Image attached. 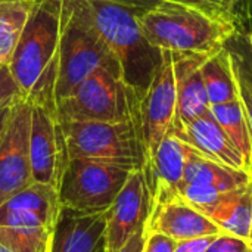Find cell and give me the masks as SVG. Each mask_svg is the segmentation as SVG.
<instances>
[{
  "instance_id": "6da1fadb",
  "label": "cell",
  "mask_w": 252,
  "mask_h": 252,
  "mask_svg": "<svg viewBox=\"0 0 252 252\" xmlns=\"http://www.w3.org/2000/svg\"><path fill=\"white\" fill-rule=\"evenodd\" d=\"M137 21L155 47L173 53H217L236 35L227 10L162 0L152 9L139 10Z\"/></svg>"
},
{
  "instance_id": "7a4b0ae2",
  "label": "cell",
  "mask_w": 252,
  "mask_h": 252,
  "mask_svg": "<svg viewBox=\"0 0 252 252\" xmlns=\"http://www.w3.org/2000/svg\"><path fill=\"white\" fill-rule=\"evenodd\" d=\"M92 21L120 63L126 84L145 94L164 61V52L146 38L137 21L142 9L127 7L108 0H83Z\"/></svg>"
},
{
  "instance_id": "3957f363",
  "label": "cell",
  "mask_w": 252,
  "mask_h": 252,
  "mask_svg": "<svg viewBox=\"0 0 252 252\" xmlns=\"http://www.w3.org/2000/svg\"><path fill=\"white\" fill-rule=\"evenodd\" d=\"M99 68L121 75V68L111 49L97 32L83 0H61L59 68L56 103Z\"/></svg>"
},
{
  "instance_id": "277c9868",
  "label": "cell",
  "mask_w": 252,
  "mask_h": 252,
  "mask_svg": "<svg viewBox=\"0 0 252 252\" xmlns=\"http://www.w3.org/2000/svg\"><path fill=\"white\" fill-rule=\"evenodd\" d=\"M61 0H34L30 18L9 61L24 97L56 86L59 68Z\"/></svg>"
},
{
  "instance_id": "5b68a950",
  "label": "cell",
  "mask_w": 252,
  "mask_h": 252,
  "mask_svg": "<svg viewBox=\"0 0 252 252\" xmlns=\"http://www.w3.org/2000/svg\"><path fill=\"white\" fill-rule=\"evenodd\" d=\"M69 159H93L142 170L145 151L137 117L127 121H65L59 120Z\"/></svg>"
},
{
  "instance_id": "8992f818",
  "label": "cell",
  "mask_w": 252,
  "mask_h": 252,
  "mask_svg": "<svg viewBox=\"0 0 252 252\" xmlns=\"http://www.w3.org/2000/svg\"><path fill=\"white\" fill-rule=\"evenodd\" d=\"M142 96L108 68H99L58 102V118L65 121L118 123L137 117Z\"/></svg>"
},
{
  "instance_id": "52a82bcc",
  "label": "cell",
  "mask_w": 252,
  "mask_h": 252,
  "mask_svg": "<svg viewBox=\"0 0 252 252\" xmlns=\"http://www.w3.org/2000/svg\"><path fill=\"white\" fill-rule=\"evenodd\" d=\"M130 173L131 170L109 162L68 159L58 186L61 205L87 213L108 211Z\"/></svg>"
},
{
  "instance_id": "ba28073f",
  "label": "cell",
  "mask_w": 252,
  "mask_h": 252,
  "mask_svg": "<svg viewBox=\"0 0 252 252\" xmlns=\"http://www.w3.org/2000/svg\"><path fill=\"white\" fill-rule=\"evenodd\" d=\"M27 99L31 100L30 162L32 180L58 188L69 158L58 118L56 90L43 89Z\"/></svg>"
},
{
  "instance_id": "9c48e42d",
  "label": "cell",
  "mask_w": 252,
  "mask_h": 252,
  "mask_svg": "<svg viewBox=\"0 0 252 252\" xmlns=\"http://www.w3.org/2000/svg\"><path fill=\"white\" fill-rule=\"evenodd\" d=\"M164 52V61L140 99L137 112V126L145 151V165L154 158L159 143L168 134L177 102V87L174 62L170 52Z\"/></svg>"
},
{
  "instance_id": "30bf717a",
  "label": "cell",
  "mask_w": 252,
  "mask_h": 252,
  "mask_svg": "<svg viewBox=\"0 0 252 252\" xmlns=\"http://www.w3.org/2000/svg\"><path fill=\"white\" fill-rule=\"evenodd\" d=\"M31 100L19 97L12 103L9 120L0 140V205L30 186Z\"/></svg>"
},
{
  "instance_id": "8fae6325",
  "label": "cell",
  "mask_w": 252,
  "mask_h": 252,
  "mask_svg": "<svg viewBox=\"0 0 252 252\" xmlns=\"http://www.w3.org/2000/svg\"><path fill=\"white\" fill-rule=\"evenodd\" d=\"M151 216V193L142 170L130 173L126 185L106 211V252L120 250L136 232L146 226Z\"/></svg>"
},
{
  "instance_id": "7c38bea8",
  "label": "cell",
  "mask_w": 252,
  "mask_h": 252,
  "mask_svg": "<svg viewBox=\"0 0 252 252\" xmlns=\"http://www.w3.org/2000/svg\"><path fill=\"white\" fill-rule=\"evenodd\" d=\"M195 148L168 133L159 143L154 158L142 168L151 193V211L179 198L186 164Z\"/></svg>"
},
{
  "instance_id": "4fadbf2b",
  "label": "cell",
  "mask_w": 252,
  "mask_h": 252,
  "mask_svg": "<svg viewBox=\"0 0 252 252\" xmlns=\"http://www.w3.org/2000/svg\"><path fill=\"white\" fill-rule=\"evenodd\" d=\"M106 211L62 208L52 232L50 252H100L105 248Z\"/></svg>"
},
{
  "instance_id": "5bb4252c",
  "label": "cell",
  "mask_w": 252,
  "mask_h": 252,
  "mask_svg": "<svg viewBox=\"0 0 252 252\" xmlns=\"http://www.w3.org/2000/svg\"><path fill=\"white\" fill-rule=\"evenodd\" d=\"M170 53L174 62L177 87L176 117L173 124H185L202 117L211 108L201 68L216 53Z\"/></svg>"
},
{
  "instance_id": "9a60e30c",
  "label": "cell",
  "mask_w": 252,
  "mask_h": 252,
  "mask_svg": "<svg viewBox=\"0 0 252 252\" xmlns=\"http://www.w3.org/2000/svg\"><path fill=\"white\" fill-rule=\"evenodd\" d=\"M168 133L195 148L205 158L248 173L241 152L236 149L233 142L229 139L226 131L216 121L210 111L193 121L173 124Z\"/></svg>"
},
{
  "instance_id": "2e32d148",
  "label": "cell",
  "mask_w": 252,
  "mask_h": 252,
  "mask_svg": "<svg viewBox=\"0 0 252 252\" xmlns=\"http://www.w3.org/2000/svg\"><path fill=\"white\" fill-rule=\"evenodd\" d=\"M146 232L162 233L176 242L224 233L211 219L179 198L161 204L151 211Z\"/></svg>"
},
{
  "instance_id": "e0dca14e",
  "label": "cell",
  "mask_w": 252,
  "mask_h": 252,
  "mask_svg": "<svg viewBox=\"0 0 252 252\" xmlns=\"http://www.w3.org/2000/svg\"><path fill=\"white\" fill-rule=\"evenodd\" d=\"M52 229L35 214L0 207V244L12 252H50Z\"/></svg>"
},
{
  "instance_id": "ac0fdd59",
  "label": "cell",
  "mask_w": 252,
  "mask_h": 252,
  "mask_svg": "<svg viewBox=\"0 0 252 252\" xmlns=\"http://www.w3.org/2000/svg\"><path fill=\"white\" fill-rule=\"evenodd\" d=\"M205 216L224 233L250 241L252 230V183L245 188L226 192Z\"/></svg>"
},
{
  "instance_id": "d6986e66",
  "label": "cell",
  "mask_w": 252,
  "mask_h": 252,
  "mask_svg": "<svg viewBox=\"0 0 252 252\" xmlns=\"http://www.w3.org/2000/svg\"><path fill=\"white\" fill-rule=\"evenodd\" d=\"M182 183L205 185L220 190H235L252 183V177L245 171L211 161L205 158L201 152L193 149L186 164Z\"/></svg>"
},
{
  "instance_id": "ffe728a7",
  "label": "cell",
  "mask_w": 252,
  "mask_h": 252,
  "mask_svg": "<svg viewBox=\"0 0 252 252\" xmlns=\"http://www.w3.org/2000/svg\"><path fill=\"white\" fill-rule=\"evenodd\" d=\"M0 207L32 213L52 230L62 210L58 188L38 182H32L30 186L9 198Z\"/></svg>"
},
{
  "instance_id": "44dd1931",
  "label": "cell",
  "mask_w": 252,
  "mask_h": 252,
  "mask_svg": "<svg viewBox=\"0 0 252 252\" xmlns=\"http://www.w3.org/2000/svg\"><path fill=\"white\" fill-rule=\"evenodd\" d=\"M201 74L211 106L239 99L232 66V55L227 44L204 63Z\"/></svg>"
},
{
  "instance_id": "7402d4cb",
  "label": "cell",
  "mask_w": 252,
  "mask_h": 252,
  "mask_svg": "<svg viewBox=\"0 0 252 252\" xmlns=\"http://www.w3.org/2000/svg\"><path fill=\"white\" fill-rule=\"evenodd\" d=\"M210 112L241 152L247 170L252 177V136L241 99L221 105H213Z\"/></svg>"
},
{
  "instance_id": "603a6c76",
  "label": "cell",
  "mask_w": 252,
  "mask_h": 252,
  "mask_svg": "<svg viewBox=\"0 0 252 252\" xmlns=\"http://www.w3.org/2000/svg\"><path fill=\"white\" fill-rule=\"evenodd\" d=\"M34 0H0V63H9Z\"/></svg>"
},
{
  "instance_id": "cb8c5ba5",
  "label": "cell",
  "mask_w": 252,
  "mask_h": 252,
  "mask_svg": "<svg viewBox=\"0 0 252 252\" xmlns=\"http://www.w3.org/2000/svg\"><path fill=\"white\" fill-rule=\"evenodd\" d=\"M229 47V46H227ZM230 55H232V66H233V74H235V81H236V89L239 99L244 105L250 130L252 136V74L245 58L241 55L239 50L229 47Z\"/></svg>"
},
{
  "instance_id": "d4e9b609",
  "label": "cell",
  "mask_w": 252,
  "mask_h": 252,
  "mask_svg": "<svg viewBox=\"0 0 252 252\" xmlns=\"http://www.w3.org/2000/svg\"><path fill=\"white\" fill-rule=\"evenodd\" d=\"M19 97H24V96H22L15 78L12 77L9 65L1 63L0 65V109L3 106L12 105Z\"/></svg>"
},
{
  "instance_id": "484cf974",
  "label": "cell",
  "mask_w": 252,
  "mask_h": 252,
  "mask_svg": "<svg viewBox=\"0 0 252 252\" xmlns=\"http://www.w3.org/2000/svg\"><path fill=\"white\" fill-rule=\"evenodd\" d=\"M207 252H250V241L235 235L221 233L216 238Z\"/></svg>"
},
{
  "instance_id": "4316f807",
  "label": "cell",
  "mask_w": 252,
  "mask_h": 252,
  "mask_svg": "<svg viewBox=\"0 0 252 252\" xmlns=\"http://www.w3.org/2000/svg\"><path fill=\"white\" fill-rule=\"evenodd\" d=\"M176 241L158 232H146L143 252H174Z\"/></svg>"
},
{
  "instance_id": "83f0119b",
  "label": "cell",
  "mask_w": 252,
  "mask_h": 252,
  "mask_svg": "<svg viewBox=\"0 0 252 252\" xmlns=\"http://www.w3.org/2000/svg\"><path fill=\"white\" fill-rule=\"evenodd\" d=\"M219 235H208V236H199L192 239H185L176 242V251L174 252H207L211 247V244L216 241Z\"/></svg>"
},
{
  "instance_id": "f1b7e54d",
  "label": "cell",
  "mask_w": 252,
  "mask_h": 252,
  "mask_svg": "<svg viewBox=\"0 0 252 252\" xmlns=\"http://www.w3.org/2000/svg\"><path fill=\"white\" fill-rule=\"evenodd\" d=\"M145 241H146V226L142 227L139 232H136L120 250H117L115 252H143Z\"/></svg>"
},
{
  "instance_id": "f546056e",
  "label": "cell",
  "mask_w": 252,
  "mask_h": 252,
  "mask_svg": "<svg viewBox=\"0 0 252 252\" xmlns=\"http://www.w3.org/2000/svg\"><path fill=\"white\" fill-rule=\"evenodd\" d=\"M112 3H118L127 7H133V9H142V10H148L155 7L157 4H159L162 0H108Z\"/></svg>"
},
{
  "instance_id": "4dcf8cb0",
  "label": "cell",
  "mask_w": 252,
  "mask_h": 252,
  "mask_svg": "<svg viewBox=\"0 0 252 252\" xmlns=\"http://www.w3.org/2000/svg\"><path fill=\"white\" fill-rule=\"evenodd\" d=\"M176 1H183V3H189V4H195V6H201V7L213 9V10H224L219 4H216L213 0H176Z\"/></svg>"
},
{
  "instance_id": "1f68e13d",
  "label": "cell",
  "mask_w": 252,
  "mask_h": 252,
  "mask_svg": "<svg viewBox=\"0 0 252 252\" xmlns=\"http://www.w3.org/2000/svg\"><path fill=\"white\" fill-rule=\"evenodd\" d=\"M10 108H12V105H7V106H3V108L0 109V140H1V137H3L6 124H7V120H9Z\"/></svg>"
},
{
  "instance_id": "d6a6232c",
  "label": "cell",
  "mask_w": 252,
  "mask_h": 252,
  "mask_svg": "<svg viewBox=\"0 0 252 252\" xmlns=\"http://www.w3.org/2000/svg\"><path fill=\"white\" fill-rule=\"evenodd\" d=\"M244 47H236V50H239L241 52V55L245 58V61H247V63H248V66H250V69H251V74H252V49L245 43V40H244V44H242Z\"/></svg>"
},
{
  "instance_id": "836d02e7",
  "label": "cell",
  "mask_w": 252,
  "mask_h": 252,
  "mask_svg": "<svg viewBox=\"0 0 252 252\" xmlns=\"http://www.w3.org/2000/svg\"><path fill=\"white\" fill-rule=\"evenodd\" d=\"M216 4H219L221 9H224V10H232V7L235 6V4H238L239 1H242V0H213Z\"/></svg>"
},
{
  "instance_id": "e575fe53",
  "label": "cell",
  "mask_w": 252,
  "mask_h": 252,
  "mask_svg": "<svg viewBox=\"0 0 252 252\" xmlns=\"http://www.w3.org/2000/svg\"><path fill=\"white\" fill-rule=\"evenodd\" d=\"M245 43L250 46L252 49V34H248V35H245Z\"/></svg>"
},
{
  "instance_id": "d590c367",
  "label": "cell",
  "mask_w": 252,
  "mask_h": 252,
  "mask_svg": "<svg viewBox=\"0 0 252 252\" xmlns=\"http://www.w3.org/2000/svg\"><path fill=\"white\" fill-rule=\"evenodd\" d=\"M0 252H12V251H9V250H7L6 247H3V245L0 244Z\"/></svg>"
},
{
  "instance_id": "8d00e7d4",
  "label": "cell",
  "mask_w": 252,
  "mask_h": 252,
  "mask_svg": "<svg viewBox=\"0 0 252 252\" xmlns=\"http://www.w3.org/2000/svg\"><path fill=\"white\" fill-rule=\"evenodd\" d=\"M250 252H252V242L250 241Z\"/></svg>"
},
{
  "instance_id": "74e56055",
  "label": "cell",
  "mask_w": 252,
  "mask_h": 252,
  "mask_svg": "<svg viewBox=\"0 0 252 252\" xmlns=\"http://www.w3.org/2000/svg\"><path fill=\"white\" fill-rule=\"evenodd\" d=\"M250 241H251V242H252V230H251V236H250Z\"/></svg>"
},
{
  "instance_id": "f35d334b",
  "label": "cell",
  "mask_w": 252,
  "mask_h": 252,
  "mask_svg": "<svg viewBox=\"0 0 252 252\" xmlns=\"http://www.w3.org/2000/svg\"><path fill=\"white\" fill-rule=\"evenodd\" d=\"M100 252H106V248H103V250H102V251Z\"/></svg>"
},
{
  "instance_id": "ab89813d",
  "label": "cell",
  "mask_w": 252,
  "mask_h": 252,
  "mask_svg": "<svg viewBox=\"0 0 252 252\" xmlns=\"http://www.w3.org/2000/svg\"><path fill=\"white\" fill-rule=\"evenodd\" d=\"M250 1H252V0H250Z\"/></svg>"
},
{
  "instance_id": "60d3db41",
  "label": "cell",
  "mask_w": 252,
  "mask_h": 252,
  "mask_svg": "<svg viewBox=\"0 0 252 252\" xmlns=\"http://www.w3.org/2000/svg\"><path fill=\"white\" fill-rule=\"evenodd\" d=\"M0 65H1V63H0Z\"/></svg>"
}]
</instances>
